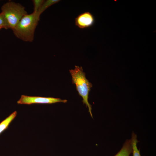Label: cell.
<instances>
[{
    "label": "cell",
    "instance_id": "7",
    "mask_svg": "<svg viewBox=\"0 0 156 156\" xmlns=\"http://www.w3.org/2000/svg\"><path fill=\"white\" fill-rule=\"evenodd\" d=\"M17 112L15 111L0 123V134L8 127L16 116Z\"/></svg>",
    "mask_w": 156,
    "mask_h": 156
},
{
    "label": "cell",
    "instance_id": "3",
    "mask_svg": "<svg viewBox=\"0 0 156 156\" xmlns=\"http://www.w3.org/2000/svg\"><path fill=\"white\" fill-rule=\"evenodd\" d=\"M1 9L9 29H12L21 19L27 14L25 8L19 3L12 1L4 4Z\"/></svg>",
    "mask_w": 156,
    "mask_h": 156
},
{
    "label": "cell",
    "instance_id": "1",
    "mask_svg": "<svg viewBox=\"0 0 156 156\" xmlns=\"http://www.w3.org/2000/svg\"><path fill=\"white\" fill-rule=\"evenodd\" d=\"M40 16L37 12H34L24 16L12 29L15 36L24 41L32 42Z\"/></svg>",
    "mask_w": 156,
    "mask_h": 156
},
{
    "label": "cell",
    "instance_id": "4",
    "mask_svg": "<svg viewBox=\"0 0 156 156\" xmlns=\"http://www.w3.org/2000/svg\"><path fill=\"white\" fill-rule=\"evenodd\" d=\"M67 100L52 97L30 96L23 95L17 103L18 104L30 105L33 104H51L57 103H66Z\"/></svg>",
    "mask_w": 156,
    "mask_h": 156
},
{
    "label": "cell",
    "instance_id": "2",
    "mask_svg": "<svg viewBox=\"0 0 156 156\" xmlns=\"http://www.w3.org/2000/svg\"><path fill=\"white\" fill-rule=\"evenodd\" d=\"M69 72L72 77V83L75 85L79 94L83 99V103L88 107V112L93 118L92 105L88 101V95L92 87V84L86 78L85 73L83 72L81 66H75L74 69L69 70Z\"/></svg>",
    "mask_w": 156,
    "mask_h": 156
},
{
    "label": "cell",
    "instance_id": "5",
    "mask_svg": "<svg viewBox=\"0 0 156 156\" xmlns=\"http://www.w3.org/2000/svg\"><path fill=\"white\" fill-rule=\"evenodd\" d=\"M95 22L93 15L90 12H86L79 15L75 20V24L81 29L92 26Z\"/></svg>",
    "mask_w": 156,
    "mask_h": 156
},
{
    "label": "cell",
    "instance_id": "6",
    "mask_svg": "<svg viewBox=\"0 0 156 156\" xmlns=\"http://www.w3.org/2000/svg\"><path fill=\"white\" fill-rule=\"evenodd\" d=\"M132 151L131 139H127L120 150L114 156H129Z\"/></svg>",
    "mask_w": 156,
    "mask_h": 156
},
{
    "label": "cell",
    "instance_id": "10",
    "mask_svg": "<svg viewBox=\"0 0 156 156\" xmlns=\"http://www.w3.org/2000/svg\"><path fill=\"white\" fill-rule=\"evenodd\" d=\"M43 0H33L32 1L34 4V12H37L40 8L44 1Z\"/></svg>",
    "mask_w": 156,
    "mask_h": 156
},
{
    "label": "cell",
    "instance_id": "8",
    "mask_svg": "<svg viewBox=\"0 0 156 156\" xmlns=\"http://www.w3.org/2000/svg\"><path fill=\"white\" fill-rule=\"evenodd\" d=\"M131 139L132 146L133 156H141L140 151L138 149L137 147V144L139 141L137 139V135L134 132H133L132 133L131 138Z\"/></svg>",
    "mask_w": 156,
    "mask_h": 156
},
{
    "label": "cell",
    "instance_id": "9",
    "mask_svg": "<svg viewBox=\"0 0 156 156\" xmlns=\"http://www.w3.org/2000/svg\"><path fill=\"white\" fill-rule=\"evenodd\" d=\"M59 0H47L44 1L42 5L37 12L40 15L46 10L51 5L59 2Z\"/></svg>",
    "mask_w": 156,
    "mask_h": 156
},
{
    "label": "cell",
    "instance_id": "12",
    "mask_svg": "<svg viewBox=\"0 0 156 156\" xmlns=\"http://www.w3.org/2000/svg\"><path fill=\"white\" fill-rule=\"evenodd\" d=\"M1 29V28H0V30Z\"/></svg>",
    "mask_w": 156,
    "mask_h": 156
},
{
    "label": "cell",
    "instance_id": "11",
    "mask_svg": "<svg viewBox=\"0 0 156 156\" xmlns=\"http://www.w3.org/2000/svg\"><path fill=\"white\" fill-rule=\"evenodd\" d=\"M0 28H4L5 29H9L3 14L1 12L0 13Z\"/></svg>",
    "mask_w": 156,
    "mask_h": 156
}]
</instances>
